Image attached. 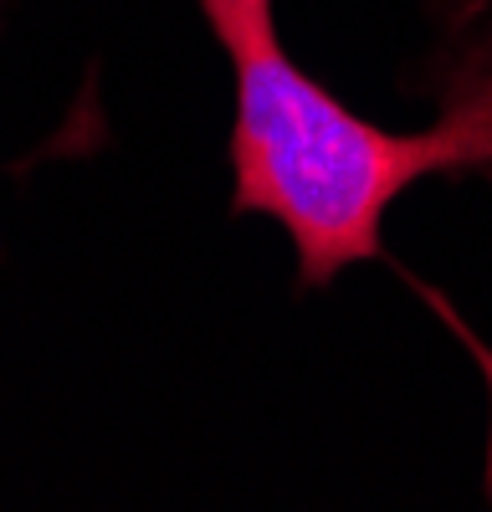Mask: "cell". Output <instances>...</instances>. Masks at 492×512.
Segmentation results:
<instances>
[{"mask_svg": "<svg viewBox=\"0 0 492 512\" xmlns=\"http://www.w3.org/2000/svg\"><path fill=\"white\" fill-rule=\"evenodd\" d=\"M236 72L231 216H272L298 251V292L385 256L390 205L426 175L492 169V82L421 134L359 118L287 57L272 0H200Z\"/></svg>", "mask_w": 492, "mask_h": 512, "instance_id": "cell-1", "label": "cell"}]
</instances>
